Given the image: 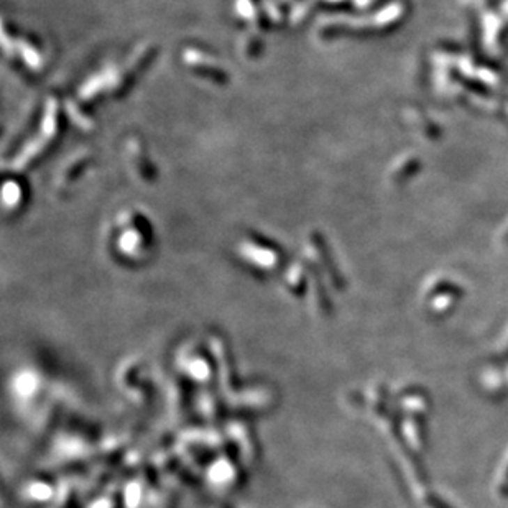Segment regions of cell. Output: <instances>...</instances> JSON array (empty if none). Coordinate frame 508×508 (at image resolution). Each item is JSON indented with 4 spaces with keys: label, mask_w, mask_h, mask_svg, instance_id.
<instances>
[{
    "label": "cell",
    "mask_w": 508,
    "mask_h": 508,
    "mask_svg": "<svg viewBox=\"0 0 508 508\" xmlns=\"http://www.w3.org/2000/svg\"><path fill=\"white\" fill-rule=\"evenodd\" d=\"M216 508H229V507H226V505H219V507H216Z\"/></svg>",
    "instance_id": "ffe728a7"
},
{
    "label": "cell",
    "mask_w": 508,
    "mask_h": 508,
    "mask_svg": "<svg viewBox=\"0 0 508 508\" xmlns=\"http://www.w3.org/2000/svg\"><path fill=\"white\" fill-rule=\"evenodd\" d=\"M88 155H76V158H72L70 163L66 164L65 169H63L61 176H59V183L61 185H70L71 180H75L77 173H81L82 167L88 163Z\"/></svg>",
    "instance_id": "d6986e66"
},
{
    "label": "cell",
    "mask_w": 508,
    "mask_h": 508,
    "mask_svg": "<svg viewBox=\"0 0 508 508\" xmlns=\"http://www.w3.org/2000/svg\"><path fill=\"white\" fill-rule=\"evenodd\" d=\"M127 150H130V152H134L137 157H139V158H135L130 155L132 164H134L137 175H139L141 180H150V178L153 176V168L150 167L148 160L145 158L146 155H144V146L140 145V141L130 140L129 145H127Z\"/></svg>",
    "instance_id": "2e32d148"
},
{
    "label": "cell",
    "mask_w": 508,
    "mask_h": 508,
    "mask_svg": "<svg viewBox=\"0 0 508 508\" xmlns=\"http://www.w3.org/2000/svg\"><path fill=\"white\" fill-rule=\"evenodd\" d=\"M229 446H234V454L242 461V464L255 465L260 457V446L255 429L247 418H237L229 421L226 426Z\"/></svg>",
    "instance_id": "5b68a950"
},
{
    "label": "cell",
    "mask_w": 508,
    "mask_h": 508,
    "mask_svg": "<svg viewBox=\"0 0 508 508\" xmlns=\"http://www.w3.org/2000/svg\"><path fill=\"white\" fill-rule=\"evenodd\" d=\"M45 378L40 370L24 367L12 375L10 392L12 397L20 403H31L43 393Z\"/></svg>",
    "instance_id": "9c48e42d"
},
{
    "label": "cell",
    "mask_w": 508,
    "mask_h": 508,
    "mask_svg": "<svg viewBox=\"0 0 508 508\" xmlns=\"http://www.w3.org/2000/svg\"><path fill=\"white\" fill-rule=\"evenodd\" d=\"M285 283H286L288 290H290L291 293H295V295H300V293L303 291V286H305L303 267L298 263H295L291 268H288V272L285 275Z\"/></svg>",
    "instance_id": "ac0fdd59"
},
{
    "label": "cell",
    "mask_w": 508,
    "mask_h": 508,
    "mask_svg": "<svg viewBox=\"0 0 508 508\" xmlns=\"http://www.w3.org/2000/svg\"><path fill=\"white\" fill-rule=\"evenodd\" d=\"M206 482L216 492L231 493L240 488L244 484V470L242 461L234 452L224 451L214 457L210 464L204 469Z\"/></svg>",
    "instance_id": "7a4b0ae2"
},
{
    "label": "cell",
    "mask_w": 508,
    "mask_h": 508,
    "mask_svg": "<svg viewBox=\"0 0 508 508\" xmlns=\"http://www.w3.org/2000/svg\"><path fill=\"white\" fill-rule=\"evenodd\" d=\"M88 508H123L122 493L117 492L116 488H111V491L100 493L99 497H95L94 500L89 503Z\"/></svg>",
    "instance_id": "e0dca14e"
},
{
    "label": "cell",
    "mask_w": 508,
    "mask_h": 508,
    "mask_svg": "<svg viewBox=\"0 0 508 508\" xmlns=\"http://www.w3.org/2000/svg\"><path fill=\"white\" fill-rule=\"evenodd\" d=\"M209 352L216 364L217 380L221 383V390L227 395H232L237 390V372L234 355H232L231 346L221 334H210L209 336Z\"/></svg>",
    "instance_id": "52a82bcc"
},
{
    "label": "cell",
    "mask_w": 508,
    "mask_h": 508,
    "mask_svg": "<svg viewBox=\"0 0 508 508\" xmlns=\"http://www.w3.org/2000/svg\"><path fill=\"white\" fill-rule=\"evenodd\" d=\"M239 252L244 260H247V263L254 265L259 270H265V272L275 270L278 267V263H280V257H278L277 252L268 249V247L252 244V242L242 244Z\"/></svg>",
    "instance_id": "4fadbf2b"
},
{
    "label": "cell",
    "mask_w": 508,
    "mask_h": 508,
    "mask_svg": "<svg viewBox=\"0 0 508 508\" xmlns=\"http://www.w3.org/2000/svg\"><path fill=\"white\" fill-rule=\"evenodd\" d=\"M275 401H277V397L272 388L255 383V385L237 388L231 395L229 408L240 411L242 415H262L273 408Z\"/></svg>",
    "instance_id": "8992f818"
},
{
    "label": "cell",
    "mask_w": 508,
    "mask_h": 508,
    "mask_svg": "<svg viewBox=\"0 0 508 508\" xmlns=\"http://www.w3.org/2000/svg\"><path fill=\"white\" fill-rule=\"evenodd\" d=\"M176 364L181 370V377L191 383L208 387L214 382V378H217L213 355L201 346L190 344L183 347L176 355Z\"/></svg>",
    "instance_id": "3957f363"
},
{
    "label": "cell",
    "mask_w": 508,
    "mask_h": 508,
    "mask_svg": "<svg viewBox=\"0 0 508 508\" xmlns=\"http://www.w3.org/2000/svg\"><path fill=\"white\" fill-rule=\"evenodd\" d=\"M196 408H198L199 415L208 421V423H217L226 415V403L222 401L221 395L217 392L209 390L208 387L196 397Z\"/></svg>",
    "instance_id": "5bb4252c"
},
{
    "label": "cell",
    "mask_w": 508,
    "mask_h": 508,
    "mask_svg": "<svg viewBox=\"0 0 508 508\" xmlns=\"http://www.w3.org/2000/svg\"><path fill=\"white\" fill-rule=\"evenodd\" d=\"M227 434L219 429L191 428L178 438L176 451L191 469H206L214 457L227 451Z\"/></svg>",
    "instance_id": "6da1fadb"
},
{
    "label": "cell",
    "mask_w": 508,
    "mask_h": 508,
    "mask_svg": "<svg viewBox=\"0 0 508 508\" xmlns=\"http://www.w3.org/2000/svg\"><path fill=\"white\" fill-rule=\"evenodd\" d=\"M56 492L58 487L52 479L47 477V475H36V477L30 479L22 487V498L31 507H41L49 502H54Z\"/></svg>",
    "instance_id": "30bf717a"
},
{
    "label": "cell",
    "mask_w": 508,
    "mask_h": 508,
    "mask_svg": "<svg viewBox=\"0 0 508 508\" xmlns=\"http://www.w3.org/2000/svg\"><path fill=\"white\" fill-rule=\"evenodd\" d=\"M117 383L127 397L137 405H148L153 398V385L148 369L139 359H129L117 372Z\"/></svg>",
    "instance_id": "277c9868"
},
{
    "label": "cell",
    "mask_w": 508,
    "mask_h": 508,
    "mask_svg": "<svg viewBox=\"0 0 508 508\" xmlns=\"http://www.w3.org/2000/svg\"><path fill=\"white\" fill-rule=\"evenodd\" d=\"M183 61L186 63L187 66L193 68L196 72L199 75L208 76L209 79H214L217 82H226L227 81V72L219 66V63L214 61L210 56H206L204 53H201L199 49H186L183 53Z\"/></svg>",
    "instance_id": "7c38bea8"
},
{
    "label": "cell",
    "mask_w": 508,
    "mask_h": 508,
    "mask_svg": "<svg viewBox=\"0 0 508 508\" xmlns=\"http://www.w3.org/2000/svg\"><path fill=\"white\" fill-rule=\"evenodd\" d=\"M93 439L86 433L70 431L58 439L54 454L63 464H81L93 452Z\"/></svg>",
    "instance_id": "ba28073f"
},
{
    "label": "cell",
    "mask_w": 508,
    "mask_h": 508,
    "mask_svg": "<svg viewBox=\"0 0 508 508\" xmlns=\"http://www.w3.org/2000/svg\"><path fill=\"white\" fill-rule=\"evenodd\" d=\"M190 383L185 377H180L171 380L168 385V408L176 418H183L193 408L194 395Z\"/></svg>",
    "instance_id": "8fae6325"
},
{
    "label": "cell",
    "mask_w": 508,
    "mask_h": 508,
    "mask_svg": "<svg viewBox=\"0 0 508 508\" xmlns=\"http://www.w3.org/2000/svg\"><path fill=\"white\" fill-rule=\"evenodd\" d=\"M81 503V487L76 482H68L58 485L54 508H77Z\"/></svg>",
    "instance_id": "9a60e30c"
}]
</instances>
